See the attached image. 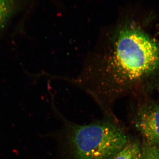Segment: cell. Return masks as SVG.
Instances as JSON below:
<instances>
[{"mask_svg": "<svg viewBox=\"0 0 159 159\" xmlns=\"http://www.w3.org/2000/svg\"><path fill=\"white\" fill-rule=\"evenodd\" d=\"M90 64L98 88L116 99L159 72V40L139 23L127 21L105 35Z\"/></svg>", "mask_w": 159, "mask_h": 159, "instance_id": "6da1fadb", "label": "cell"}, {"mask_svg": "<svg viewBox=\"0 0 159 159\" xmlns=\"http://www.w3.org/2000/svg\"><path fill=\"white\" fill-rule=\"evenodd\" d=\"M60 117L62 127L58 139L67 159H109L129 139L115 116H106L85 125Z\"/></svg>", "mask_w": 159, "mask_h": 159, "instance_id": "7a4b0ae2", "label": "cell"}, {"mask_svg": "<svg viewBox=\"0 0 159 159\" xmlns=\"http://www.w3.org/2000/svg\"><path fill=\"white\" fill-rule=\"evenodd\" d=\"M135 127L148 144L159 147V105L146 102L139 107L134 119Z\"/></svg>", "mask_w": 159, "mask_h": 159, "instance_id": "3957f363", "label": "cell"}, {"mask_svg": "<svg viewBox=\"0 0 159 159\" xmlns=\"http://www.w3.org/2000/svg\"><path fill=\"white\" fill-rule=\"evenodd\" d=\"M142 147L136 139L129 138L125 146L109 159H141Z\"/></svg>", "mask_w": 159, "mask_h": 159, "instance_id": "277c9868", "label": "cell"}, {"mask_svg": "<svg viewBox=\"0 0 159 159\" xmlns=\"http://www.w3.org/2000/svg\"><path fill=\"white\" fill-rule=\"evenodd\" d=\"M142 147L141 159H159V147L144 141Z\"/></svg>", "mask_w": 159, "mask_h": 159, "instance_id": "5b68a950", "label": "cell"}, {"mask_svg": "<svg viewBox=\"0 0 159 159\" xmlns=\"http://www.w3.org/2000/svg\"><path fill=\"white\" fill-rule=\"evenodd\" d=\"M12 5V0H0V28L10 15Z\"/></svg>", "mask_w": 159, "mask_h": 159, "instance_id": "8992f818", "label": "cell"}, {"mask_svg": "<svg viewBox=\"0 0 159 159\" xmlns=\"http://www.w3.org/2000/svg\"></svg>", "mask_w": 159, "mask_h": 159, "instance_id": "52a82bcc", "label": "cell"}]
</instances>
